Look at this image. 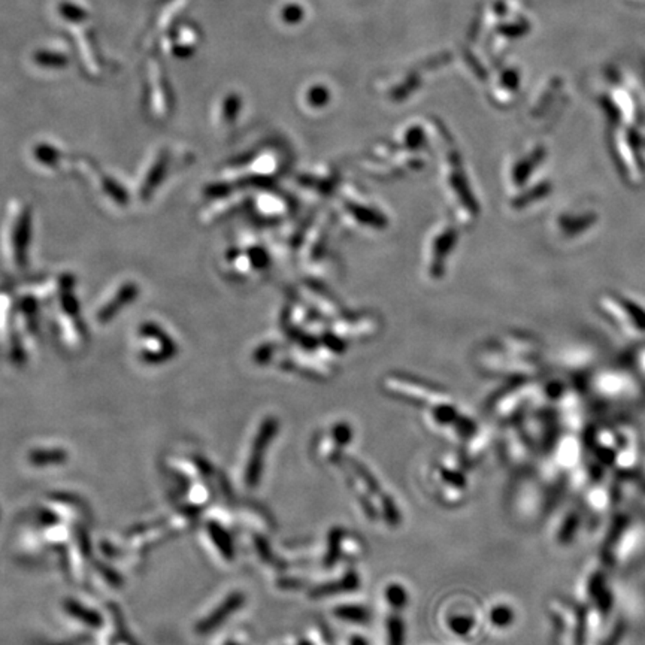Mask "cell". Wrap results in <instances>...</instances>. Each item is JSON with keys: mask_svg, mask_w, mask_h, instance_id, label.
I'll use <instances>...</instances> for the list:
<instances>
[{"mask_svg": "<svg viewBox=\"0 0 645 645\" xmlns=\"http://www.w3.org/2000/svg\"><path fill=\"white\" fill-rule=\"evenodd\" d=\"M385 596H387V602L390 604L394 609L403 608L408 602V593H406L405 589L399 584H392L385 590Z\"/></svg>", "mask_w": 645, "mask_h": 645, "instance_id": "11", "label": "cell"}, {"mask_svg": "<svg viewBox=\"0 0 645 645\" xmlns=\"http://www.w3.org/2000/svg\"><path fill=\"white\" fill-rule=\"evenodd\" d=\"M599 220V212L591 208L560 209L551 220V233L563 244H573L593 232Z\"/></svg>", "mask_w": 645, "mask_h": 645, "instance_id": "2", "label": "cell"}, {"mask_svg": "<svg viewBox=\"0 0 645 645\" xmlns=\"http://www.w3.org/2000/svg\"><path fill=\"white\" fill-rule=\"evenodd\" d=\"M388 645H403L405 641V626L399 615H392L387 623Z\"/></svg>", "mask_w": 645, "mask_h": 645, "instance_id": "8", "label": "cell"}, {"mask_svg": "<svg viewBox=\"0 0 645 645\" xmlns=\"http://www.w3.org/2000/svg\"><path fill=\"white\" fill-rule=\"evenodd\" d=\"M599 313L626 337H645V305L638 299L606 291L596 300Z\"/></svg>", "mask_w": 645, "mask_h": 645, "instance_id": "1", "label": "cell"}, {"mask_svg": "<svg viewBox=\"0 0 645 645\" xmlns=\"http://www.w3.org/2000/svg\"><path fill=\"white\" fill-rule=\"evenodd\" d=\"M335 614H337L339 618H342V620L352 622V623H366V620L369 618V613L365 608L351 606V605L337 608Z\"/></svg>", "mask_w": 645, "mask_h": 645, "instance_id": "10", "label": "cell"}, {"mask_svg": "<svg viewBox=\"0 0 645 645\" xmlns=\"http://www.w3.org/2000/svg\"><path fill=\"white\" fill-rule=\"evenodd\" d=\"M547 157L549 156L545 148L541 145L529 148L512 157L505 171V182L511 194L540 180V172L547 162Z\"/></svg>", "mask_w": 645, "mask_h": 645, "instance_id": "3", "label": "cell"}, {"mask_svg": "<svg viewBox=\"0 0 645 645\" xmlns=\"http://www.w3.org/2000/svg\"><path fill=\"white\" fill-rule=\"evenodd\" d=\"M356 586H357V577L355 575V573H351V575L346 577V578L338 581V582H332V584H328V586L315 590V595L320 596V595L338 593V591H348V590L356 589Z\"/></svg>", "mask_w": 645, "mask_h": 645, "instance_id": "9", "label": "cell"}, {"mask_svg": "<svg viewBox=\"0 0 645 645\" xmlns=\"http://www.w3.org/2000/svg\"><path fill=\"white\" fill-rule=\"evenodd\" d=\"M351 645H368V642L361 638V636H355V638L351 639Z\"/></svg>", "mask_w": 645, "mask_h": 645, "instance_id": "12", "label": "cell"}, {"mask_svg": "<svg viewBox=\"0 0 645 645\" xmlns=\"http://www.w3.org/2000/svg\"><path fill=\"white\" fill-rule=\"evenodd\" d=\"M614 158L622 176L627 184L638 187L645 178V153L641 140L615 138Z\"/></svg>", "mask_w": 645, "mask_h": 645, "instance_id": "4", "label": "cell"}, {"mask_svg": "<svg viewBox=\"0 0 645 645\" xmlns=\"http://www.w3.org/2000/svg\"><path fill=\"white\" fill-rule=\"evenodd\" d=\"M550 194H551L550 180L540 178L538 181L529 184L527 187L511 194V209L514 211L516 214H521V212L540 205V203L549 198Z\"/></svg>", "mask_w": 645, "mask_h": 645, "instance_id": "6", "label": "cell"}, {"mask_svg": "<svg viewBox=\"0 0 645 645\" xmlns=\"http://www.w3.org/2000/svg\"><path fill=\"white\" fill-rule=\"evenodd\" d=\"M277 430H278L277 421L266 420L262 424L259 434L254 439V444H253L249 462H246V469H245V483L249 487H254V485H257V483L260 481L264 456H266L272 438L277 435Z\"/></svg>", "mask_w": 645, "mask_h": 645, "instance_id": "5", "label": "cell"}, {"mask_svg": "<svg viewBox=\"0 0 645 645\" xmlns=\"http://www.w3.org/2000/svg\"><path fill=\"white\" fill-rule=\"evenodd\" d=\"M244 600H245V596L242 593H232L222 605L215 609L214 613L207 618V622L202 624V631H211V629H214V627H218L226 620V618L233 615L237 609L244 605Z\"/></svg>", "mask_w": 645, "mask_h": 645, "instance_id": "7", "label": "cell"}]
</instances>
